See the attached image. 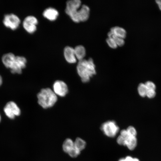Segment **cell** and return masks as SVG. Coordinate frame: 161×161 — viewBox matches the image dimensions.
<instances>
[{
    "label": "cell",
    "mask_w": 161,
    "mask_h": 161,
    "mask_svg": "<svg viewBox=\"0 0 161 161\" xmlns=\"http://www.w3.org/2000/svg\"><path fill=\"white\" fill-rule=\"evenodd\" d=\"M138 90L139 94L141 96L144 97L146 96L148 89L145 84L141 83L138 86Z\"/></svg>",
    "instance_id": "obj_18"
},
{
    "label": "cell",
    "mask_w": 161,
    "mask_h": 161,
    "mask_svg": "<svg viewBox=\"0 0 161 161\" xmlns=\"http://www.w3.org/2000/svg\"><path fill=\"white\" fill-rule=\"evenodd\" d=\"M126 130L128 132L129 136H136L137 134L136 131L134 127L132 126L129 127Z\"/></svg>",
    "instance_id": "obj_22"
},
{
    "label": "cell",
    "mask_w": 161,
    "mask_h": 161,
    "mask_svg": "<svg viewBox=\"0 0 161 161\" xmlns=\"http://www.w3.org/2000/svg\"><path fill=\"white\" fill-rule=\"evenodd\" d=\"M1 116H0V121H1Z\"/></svg>",
    "instance_id": "obj_31"
},
{
    "label": "cell",
    "mask_w": 161,
    "mask_h": 161,
    "mask_svg": "<svg viewBox=\"0 0 161 161\" xmlns=\"http://www.w3.org/2000/svg\"><path fill=\"white\" fill-rule=\"evenodd\" d=\"M64 56L66 61L69 64L75 63L77 61L74 48L66 46L64 50Z\"/></svg>",
    "instance_id": "obj_10"
},
{
    "label": "cell",
    "mask_w": 161,
    "mask_h": 161,
    "mask_svg": "<svg viewBox=\"0 0 161 161\" xmlns=\"http://www.w3.org/2000/svg\"><path fill=\"white\" fill-rule=\"evenodd\" d=\"M156 3L158 5V7L161 10V0H157L156 1Z\"/></svg>",
    "instance_id": "obj_28"
},
{
    "label": "cell",
    "mask_w": 161,
    "mask_h": 161,
    "mask_svg": "<svg viewBox=\"0 0 161 161\" xmlns=\"http://www.w3.org/2000/svg\"><path fill=\"white\" fill-rule=\"evenodd\" d=\"M4 111L6 115L11 119H13L15 116H19L21 114L19 107L13 102L8 103L4 108Z\"/></svg>",
    "instance_id": "obj_6"
},
{
    "label": "cell",
    "mask_w": 161,
    "mask_h": 161,
    "mask_svg": "<svg viewBox=\"0 0 161 161\" xmlns=\"http://www.w3.org/2000/svg\"><path fill=\"white\" fill-rule=\"evenodd\" d=\"M78 16L80 22H85L89 19L90 15V9L88 6L81 5L78 11Z\"/></svg>",
    "instance_id": "obj_11"
},
{
    "label": "cell",
    "mask_w": 161,
    "mask_h": 161,
    "mask_svg": "<svg viewBox=\"0 0 161 161\" xmlns=\"http://www.w3.org/2000/svg\"><path fill=\"white\" fill-rule=\"evenodd\" d=\"M108 37H111L113 39L118 46H122L124 45V39L112 35H108Z\"/></svg>",
    "instance_id": "obj_19"
},
{
    "label": "cell",
    "mask_w": 161,
    "mask_h": 161,
    "mask_svg": "<svg viewBox=\"0 0 161 161\" xmlns=\"http://www.w3.org/2000/svg\"><path fill=\"white\" fill-rule=\"evenodd\" d=\"M53 91L57 96L64 97L68 92L67 84L62 80H56L53 84Z\"/></svg>",
    "instance_id": "obj_8"
},
{
    "label": "cell",
    "mask_w": 161,
    "mask_h": 161,
    "mask_svg": "<svg viewBox=\"0 0 161 161\" xmlns=\"http://www.w3.org/2000/svg\"><path fill=\"white\" fill-rule=\"evenodd\" d=\"M125 139L123 137L120 135L118 137L117 139V142L120 145L125 146Z\"/></svg>",
    "instance_id": "obj_24"
},
{
    "label": "cell",
    "mask_w": 161,
    "mask_h": 161,
    "mask_svg": "<svg viewBox=\"0 0 161 161\" xmlns=\"http://www.w3.org/2000/svg\"><path fill=\"white\" fill-rule=\"evenodd\" d=\"M74 143V147L80 152L83 150L86 146L85 141L80 138H76Z\"/></svg>",
    "instance_id": "obj_17"
},
{
    "label": "cell",
    "mask_w": 161,
    "mask_h": 161,
    "mask_svg": "<svg viewBox=\"0 0 161 161\" xmlns=\"http://www.w3.org/2000/svg\"><path fill=\"white\" fill-rule=\"evenodd\" d=\"M81 6L80 0H70L66 3L65 13L75 23L77 21V12Z\"/></svg>",
    "instance_id": "obj_3"
},
{
    "label": "cell",
    "mask_w": 161,
    "mask_h": 161,
    "mask_svg": "<svg viewBox=\"0 0 161 161\" xmlns=\"http://www.w3.org/2000/svg\"><path fill=\"white\" fill-rule=\"evenodd\" d=\"M134 161H140L137 158H134Z\"/></svg>",
    "instance_id": "obj_30"
},
{
    "label": "cell",
    "mask_w": 161,
    "mask_h": 161,
    "mask_svg": "<svg viewBox=\"0 0 161 161\" xmlns=\"http://www.w3.org/2000/svg\"><path fill=\"white\" fill-rule=\"evenodd\" d=\"M156 94L155 90H148L146 96L149 98H152L155 96Z\"/></svg>",
    "instance_id": "obj_25"
},
{
    "label": "cell",
    "mask_w": 161,
    "mask_h": 161,
    "mask_svg": "<svg viewBox=\"0 0 161 161\" xmlns=\"http://www.w3.org/2000/svg\"><path fill=\"white\" fill-rule=\"evenodd\" d=\"M101 130L104 134L109 137H114L119 131V128L115 122L108 121L104 123L101 127Z\"/></svg>",
    "instance_id": "obj_4"
},
{
    "label": "cell",
    "mask_w": 161,
    "mask_h": 161,
    "mask_svg": "<svg viewBox=\"0 0 161 161\" xmlns=\"http://www.w3.org/2000/svg\"><path fill=\"white\" fill-rule=\"evenodd\" d=\"M119 161H134V158L130 156H127L125 158L120 159Z\"/></svg>",
    "instance_id": "obj_27"
},
{
    "label": "cell",
    "mask_w": 161,
    "mask_h": 161,
    "mask_svg": "<svg viewBox=\"0 0 161 161\" xmlns=\"http://www.w3.org/2000/svg\"><path fill=\"white\" fill-rule=\"evenodd\" d=\"M126 30L123 28L119 27H114L111 29L108 35H112L117 37L125 39L126 36Z\"/></svg>",
    "instance_id": "obj_13"
},
{
    "label": "cell",
    "mask_w": 161,
    "mask_h": 161,
    "mask_svg": "<svg viewBox=\"0 0 161 161\" xmlns=\"http://www.w3.org/2000/svg\"><path fill=\"white\" fill-rule=\"evenodd\" d=\"M75 55L76 59L79 61L84 59L86 55V50L85 47L82 45L76 46L74 48Z\"/></svg>",
    "instance_id": "obj_14"
},
{
    "label": "cell",
    "mask_w": 161,
    "mask_h": 161,
    "mask_svg": "<svg viewBox=\"0 0 161 161\" xmlns=\"http://www.w3.org/2000/svg\"><path fill=\"white\" fill-rule=\"evenodd\" d=\"M2 83H3V79L1 76L0 75V86H1Z\"/></svg>",
    "instance_id": "obj_29"
},
{
    "label": "cell",
    "mask_w": 161,
    "mask_h": 161,
    "mask_svg": "<svg viewBox=\"0 0 161 161\" xmlns=\"http://www.w3.org/2000/svg\"><path fill=\"white\" fill-rule=\"evenodd\" d=\"M27 60L25 58L21 56H15L12 62L9 69L13 74L21 73L22 69L25 67Z\"/></svg>",
    "instance_id": "obj_5"
},
{
    "label": "cell",
    "mask_w": 161,
    "mask_h": 161,
    "mask_svg": "<svg viewBox=\"0 0 161 161\" xmlns=\"http://www.w3.org/2000/svg\"><path fill=\"white\" fill-rule=\"evenodd\" d=\"M74 147V143L73 140L71 139L67 138L64 141L62 146V148L64 152L68 153Z\"/></svg>",
    "instance_id": "obj_16"
},
{
    "label": "cell",
    "mask_w": 161,
    "mask_h": 161,
    "mask_svg": "<svg viewBox=\"0 0 161 161\" xmlns=\"http://www.w3.org/2000/svg\"><path fill=\"white\" fill-rule=\"evenodd\" d=\"M120 136L125 138V139L129 136L126 130H122L120 132Z\"/></svg>",
    "instance_id": "obj_26"
},
{
    "label": "cell",
    "mask_w": 161,
    "mask_h": 161,
    "mask_svg": "<svg viewBox=\"0 0 161 161\" xmlns=\"http://www.w3.org/2000/svg\"><path fill=\"white\" fill-rule=\"evenodd\" d=\"M38 102L44 108H50L54 106L57 102V95L49 88L42 89L37 95Z\"/></svg>",
    "instance_id": "obj_2"
},
{
    "label": "cell",
    "mask_w": 161,
    "mask_h": 161,
    "mask_svg": "<svg viewBox=\"0 0 161 161\" xmlns=\"http://www.w3.org/2000/svg\"><path fill=\"white\" fill-rule=\"evenodd\" d=\"M136 136H129L126 139L125 145L129 149L132 150L136 148L137 145Z\"/></svg>",
    "instance_id": "obj_15"
},
{
    "label": "cell",
    "mask_w": 161,
    "mask_h": 161,
    "mask_svg": "<svg viewBox=\"0 0 161 161\" xmlns=\"http://www.w3.org/2000/svg\"><path fill=\"white\" fill-rule=\"evenodd\" d=\"M59 15V12L57 10L52 8L46 9L43 13L44 17L50 21H55Z\"/></svg>",
    "instance_id": "obj_12"
},
{
    "label": "cell",
    "mask_w": 161,
    "mask_h": 161,
    "mask_svg": "<svg viewBox=\"0 0 161 161\" xmlns=\"http://www.w3.org/2000/svg\"><path fill=\"white\" fill-rule=\"evenodd\" d=\"M80 151L76 149L75 147L68 153L69 155L72 158H75L80 153Z\"/></svg>",
    "instance_id": "obj_21"
},
{
    "label": "cell",
    "mask_w": 161,
    "mask_h": 161,
    "mask_svg": "<svg viewBox=\"0 0 161 161\" xmlns=\"http://www.w3.org/2000/svg\"><path fill=\"white\" fill-rule=\"evenodd\" d=\"M106 42L108 46L112 49H116L118 47V46L115 42L112 37H108L106 39Z\"/></svg>",
    "instance_id": "obj_20"
},
{
    "label": "cell",
    "mask_w": 161,
    "mask_h": 161,
    "mask_svg": "<svg viewBox=\"0 0 161 161\" xmlns=\"http://www.w3.org/2000/svg\"><path fill=\"white\" fill-rule=\"evenodd\" d=\"M38 21L35 17L30 16L26 17L23 22L24 28L29 33H32L35 32L37 29L36 25Z\"/></svg>",
    "instance_id": "obj_9"
},
{
    "label": "cell",
    "mask_w": 161,
    "mask_h": 161,
    "mask_svg": "<svg viewBox=\"0 0 161 161\" xmlns=\"http://www.w3.org/2000/svg\"><path fill=\"white\" fill-rule=\"evenodd\" d=\"M76 69L78 75L83 83L89 82L90 78L96 73V65L92 58L79 61Z\"/></svg>",
    "instance_id": "obj_1"
},
{
    "label": "cell",
    "mask_w": 161,
    "mask_h": 161,
    "mask_svg": "<svg viewBox=\"0 0 161 161\" xmlns=\"http://www.w3.org/2000/svg\"><path fill=\"white\" fill-rule=\"evenodd\" d=\"M3 23L6 27L14 30L19 27L20 23L19 18L13 14L6 15Z\"/></svg>",
    "instance_id": "obj_7"
},
{
    "label": "cell",
    "mask_w": 161,
    "mask_h": 161,
    "mask_svg": "<svg viewBox=\"0 0 161 161\" xmlns=\"http://www.w3.org/2000/svg\"><path fill=\"white\" fill-rule=\"evenodd\" d=\"M145 84L148 90H155L156 89V85H155L153 82L152 81L147 82Z\"/></svg>",
    "instance_id": "obj_23"
}]
</instances>
